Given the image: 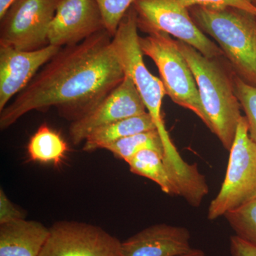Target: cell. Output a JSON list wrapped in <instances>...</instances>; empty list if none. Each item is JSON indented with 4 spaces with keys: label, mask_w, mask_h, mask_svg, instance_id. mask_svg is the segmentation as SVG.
Here are the masks:
<instances>
[{
    "label": "cell",
    "mask_w": 256,
    "mask_h": 256,
    "mask_svg": "<svg viewBox=\"0 0 256 256\" xmlns=\"http://www.w3.org/2000/svg\"><path fill=\"white\" fill-rule=\"evenodd\" d=\"M50 228L25 218L0 225V256H40Z\"/></svg>",
    "instance_id": "obj_14"
},
{
    "label": "cell",
    "mask_w": 256,
    "mask_h": 256,
    "mask_svg": "<svg viewBox=\"0 0 256 256\" xmlns=\"http://www.w3.org/2000/svg\"><path fill=\"white\" fill-rule=\"evenodd\" d=\"M138 28V14L132 5L112 38V46L124 75L132 79L146 111L160 133L164 148V158L169 160L175 159L180 153L166 130L162 114V100L166 95L164 86L162 82L152 75L144 64Z\"/></svg>",
    "instance_id": "obj_4"
},
{
    "label": "cell",
    "mask_w": 256,
    "mask_h": 256,
    "mask_svg": "<svg viewBox=\"0 0 256 256\" xmlns=\"http://www.w3.org/2000/svg\"><path fill=\"white\" fill-rule=\"evenodd\" d=\"M188 228L158 224L122 242V256H182L192 250Z\"/></svg>",
    "instance_id": "obj_13"
},
{
    "label": "cell",
    "mask_w": 256,
    "mask_h": 256,
    "mask_svg": "<svg viewBox=\"0 0 256 256\" xmlns=\"http://www.w3.org/2000/svg\"><path fill=\"white\" fill-rule=\"evenodd\" d=\"M225 178L207 212L214 220L256 200V143L250 138L248 124L242 116L230 150Z\"/></svg>",
    "instance_id": "obj_6"
},
{
    "label": "cell",
    "mask_w": 256,
    "mask_h": 256,
    "mask_svg": "<svg viewBox=\"0 0 256 256\" xmlns=\"http://www.w3.org/2000/svg\"><path fill=\"white\" fill-rule=\"evenodd\" d=\"M112 38L104 30L60 48L0 112L1 130L32 110L54 107L60 116L73 122L94 110L124 79Z\"/></svg>",
    "instance_id": "obj_1"
},
{
    "label": "cell",
    "mask_w": 256,
    "mask_h": 256,
    "mask_svg": "<svg viewBox=\"0 0 256 256\" xmlns=\"http://www.w3.org/2000/svg\"><path fill=\"white\" fill-rule=\"evenodd\" d=\"M182 256H205L204 252L200 249L193 248L190 252Z\"/></svg>",
    "instance_id": "obj_26"
},
{
    "label": "cell",
    "mask_w": 256,
    "mask_h": 256,
    "mask_svg": "<svg viewBox=\"0 0 256 256\" xmlns=\"http://www.w3.org/2000/svg\"><path fill=\"white\" fill-rule=\"evenodd\" d=\"M152 130H156V124L146 112L97 128L85 140L82 150L90 152L104 149L120 140Z\"/></svg>",
    "instance_id": "obj_15"
},
{
    "label": "cell",
    "mask_w": 256,
    "mask_h": 256,
    "mask_svg": "<svg viewBox=\"0 0 256 256\" xmlns=\"http://www.w3.org/2000/svg\"><path fill=\"white\" fill-rule=\"evenodd\" d=\"M14 1V0H0V18H2L3 15Z\"/></svg>",
    "instance_id": "obj_25"
},
{
    "label": "cell",
    "mask_w": 256,
    "mask_h": 256,
    "mask_svg": "<svg viewBox=\"0 0 256 256\" xmlns=\"http://www.w3.org/2000/svg\"><path fill=\"white\" fill-rule=\"evenodd\" d=\"M234 92L245 112L250 138L256 143V88L248 85L233 72Z\"/></svg>",
    "instance_id": "obj_20"
},
{
    "label": "cell",
    "mask_w": 256,
    "mask_h": 256,
    "mask_svg": "<svg viewBox=\"0 0 256 256\" xmlns=\"http://www.w3.org/2000/svg\"><path fill=\"white\" fill-rule=\"evenodd\" d=\"M146 112L132 79L124 75L122 82L94 110L72 122L70 140L80 144L97 128Z\"/></svg>",
    "instance_id": "obj_10"
},
{
    "label": "cell",
    "mask_w": 256,
    "mask_h": 256,
    "mask_svg": "<svg viewBox=\"0 0 256 256\" xmlns=\"http://www.w3.org/2000/svg\"><path fill=\"white\" fill-rule=\"evenodd\" d=\"M180 50L191 68L206 117V127L230 151L242 117L240 102L234 92L233 70L228 74L218 62L194 47L176 40Z\"/></svg>",
    "instance_id": "obj_2"
},
{
    "label": "cell",
    "mask_w": 256,
    "mask_h": 256,
    "mask_svg": "<svg viewBox=\"0 0 256 256\" xmlns=\"http://www.w3.org/2000/svg\"><path fill=\"white\" fill-rule=\"evenodd\" d=\"M60 2L14 0L0 18V46L35 50L48 45V30Z\"/></svg>",
    "instance_id": "obj_8"
},
{
    "label": "cell",
    "mask_w": 256,
    "mask_h": 256,
    "mask_svg": "<svg viewBox=\"0 0 256 256\" xmlns=\"http://www.w3.org/2000/svg\"><path fill=\"white\" fill-rule=\"evenodd\" d=\"M104 18L106 31L114 37L121 20L136 0H96Z\"/></svg>",
    "instance_id": "obj_21"
},
{
    "label": "cell",
    "mask_w": 256,
    "mask_h": 256,
    "mask_svg": "<svg viewBox=\"0 0 256 256\" xmlns=\"http://www.w3.org/2000/svg\"><path fill=\"white\" fill-rule=\"evenodd\" d=\"M128 164L133 174L154 182L166 194L178 196V188L170 178L163 162V156L158 152L144 150L133 156Z\"/></svg>",
    "instance_id": "obj_17"
},
{
    "label": "cell",
    "mask_w": 256,
    "mask_h": 256,
    "mask_svg": "<svg viewBox=\"0 0 256 256\" xmlns=\"http://www.w3.org/2000/svg\"><path fill=\"white\" fill-rule=\"evenodd\" d=\"M236 235L256 244V200L224 216Z\"/></svg>",
    "instance_id": "obj_19"
},
{
    "label": "cell",
    "mask_w": 256,
    "mask_h": 256,
    "mask_svg": "<svg viewBox=\"0 0 256 256\" xmlns=\"http://www.w3.org/2000/svg\"><path fill=\"white\" fill-rule=\"evenodd\" d=\"M106 30L96 0H60L48 32V44H77Z\"/></svg>",
    "instance_id": "obj_11"
},
{
    "label": "cell",
    "mask_w": 256,
    "mask_h": 256,
    "mask_svg": "<svg viewBox=\"0 0 256 256\" xmlns=\"http://www.w3.org/2000/svg\"><path fill=\"white\" fill-rule=\"evenodd\" d=\"M40 256H122V242L92 224L57 222Z\"/></svg>",
    "instance_id": "obj_9"
},
{
    "label": "cell",
    "mask_w": 256,
    "mask_h": 256,
    "mask_svg": "<svg viewBox=\"0 0 256 256\" xmlns=\"http://www.w3.org/2000/svg\"><path fill=\"white\" fill-rule=\"evenodd\" d=\"M190 16L226 57L234 74L256 88V15L229 6H194Z\"/></svg>",
    "instance_id": "obj_3"
},
{
    "label": "cell",
    "mask_w": 256,
    "mask_h": 256,
    "mask_svg": "<svg viewBox=\"0 0 256 256\" xmlns=\"http://www.w3.org/2000/svg\"><path fill=\"white\" fill-rule=\"evenodd\" d=\"M139 38L143 55L151 58L159 70L166 95L174 104L192 111L206 124L200 92L191 68L178 48L176 40L158 30Z\"/></svg>",
    "instance_id": "obj_5"
},
{
    "label": "cell",
    "mask_w": 256,
    "mask_h": 256,
    "mask_svg": "<svg viewBox=\"0 0 256 256\" xmlns=\"http://www.w3.org/2000/svg\"><path fill=\"white\" fill-rule=\"evenodd\" d=\"M190 8L194 6H229L246 10L256 15V6L250 0H166Z\"/></svg>",
    "instance_id": "obj_22"
},
{
    "label": "cell",
    "mask_w": 256,
    "mask_h": 256,
    "mask_svg": "<svg viewBox=\"0 0 256 256\" xmlns=\"http://www.w3.org/2000/svg\"><path fill=\"white\" fill-rule=\"evenodd\" d=\"M68 146L60 132L42 124L30 138L28 152L30 160L41 163H52L55 165L62 162Z\"/></svg>",
    "instance_id": "obj_16"
},
{
    "label": "cell",
    "mask_w": 256,
    "mask_h": 256,
    "mask_svg": "<svg viewBox=\"0 0 256 256\" xmlns=\"http://www.w3.org/2000/svg\"><path fill=\"white\" fill-rule=\"evenodd\" d=\"M60 50V47L50 44L35 50L0 46V112Z\"/></svg>",
    "instance_id": "obj_12"
},
{
    "label": "cell",
    "mask_w": 256,
    "mask_h": 256,
    "mask_svg": "<svg viewBox=\"0 0 256 256\" xmlns=\"http://www.w3.org/2000/svg\"><path fill=\"white\" fill-rule=\"evenodd\" d=\"M230 252L232 256H256V244L244 240L238 236L230 238Z\"/></svg>",
    "instance_id": "obj_24"
},
{
    "label": "cell",
    "mask_w": 256,
    "mask_h": 256,
    "mask_svg": "<svg viewBox=\"0 0 256 256\" xmlns=\"http://www.w3.org/2000/svg\"><path fill=\"white\" fill-rule=\"evenodd\" d=\"M250 1H252V2L254 3V4L256 6V0H250Z\"/></svg>",
    "instance_id": "obj_27"
},
{
    "label": "cell",
    "mask_w": 256,
    "mask_h": 256,
    "mask_svg": "<svg viewBox=\"0 0 256 256\" xmlns=\"http://www.w3.org/2000/svg\"><path fill=\"white\" fill-rule=\"evenodd\" d=\"M24 212L15 206L2 188L0 190V225L24 220Z\"/></svg>",
    "instance_id": "obj_23"
},
{
    "label": "cell",
    "mask_w": 256,
    "mask_h": 256,
    "mask_svg": "<svg viewBox=\"0 0 256 256\" xmlns=\"http://www.w3.org/2000/svg\"><path fill=\"white\" fill-rule=\"evenodd\" d=\"M104 149L112 152L114 156L128 162L133 156L144 150L158 152L164 158V148L156 130L133 134L116 141Z\"/></svg>",
    "instance_id": "obj_18"
},
{
    "label": "cell",
    "mask_w": 256,
    "mask_h": 256,
    "mask_svg": "<svg viewBox=\"0 0 256 256\" xmlns=\"http://www.w3.org/2000/svg\"><path fill=\"white\" fill-rule=\"evenodd\" d=\"M138 28L143 32L158 30L176 37L210 58L224 56L220 46L197 26L188 8L166 0H136Z\"/></svg>",
    "instance_id": "obj_7"
}]
</instances>
